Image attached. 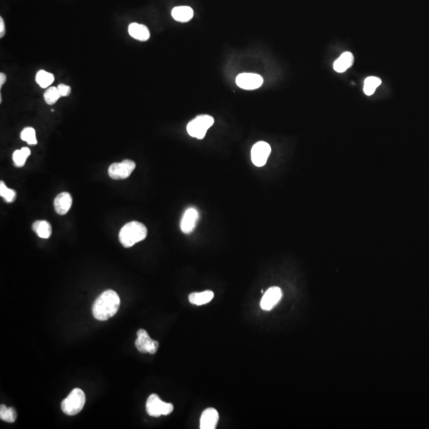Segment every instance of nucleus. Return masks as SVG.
<instances>
[{
	"instance_id": "24",
	"label": "nucleus",
	"mask_w": 429,
	"mask_h": 429,
	"mask_svg": "<svg viewBox=\"0 0 429 429\" xmlns=\"http://www.w3.org/2000/svg\"><path fill=\"white\" fill-rule=\"evenodd\" d=\"M60 97H61L57 87H50L44 93L45 103L50 105L55 104L57 100H59Z\"/></svg>"
},
{
	"instance_id": "1",
	"label": "nucleus",
	"mask_w": 429,
	"mask_h": 429,
	"mask_svg": "<svg viewBox=\"0 0 429 429\" xmlns=\"http://www.w3.org/2000/svg\"><path fill=\"white\" fill-rule=\"evenodd\" d=\"M120 305V299L116 292L106 290L93 304V316L97 320L105 321L116 314Z\"/></svg>"
},
{
	"instance_id": "20",
	"label": "nucleus",
	"mask_w": 429,
	"mask_h": 429,
	"mask_svg": "<svg viewBox=\"0 0 429 429\" xmlns=\"http://www.w3.org/2000/svg\"><path fill=\"white\" fill-rule=\"evenodd\" d=\"M31 155V150L27 147L17 150L13 154V161L16 167H22L25 164L27 157Z\"/></svg>"
},
{
	"instance_id": "6",
	"label": "nucleus",
	"mask_w": 429,
	"mask_h": 429,
	"mask_svg": "<svg viewBox=\"0 0 429 429\" xmlns=\"http://www.w3.org/2000/svg\"><path fill=\"white\" fill-rule=\"evenodd\" d=\"M135 163L131 160L113 163L108 169V175L114 180H123L130 177L135 169Z\"/></svg>"
},
{
	"instance_id": "28",
	"label": "nucleus",
	"mask_w": 429,
	"mask_h": 429,
	"mask_svg": "<svg viewBox=\"0 0 429 429\" xmlns=\"http://www.w3.org/2000/svg\"><path fill=\"white\" fill-rule=\"evenodd\" d=\"M6 80H7V77H6L5 74L1 73V74H0V88H2V86L4 85V83L6 82Z\"/></svg>"
},
{
	"instance_id": "18",
	"label": "nucleus",
	"mask_w": 429,
	"mask_h": 429,
	"mask_svg": "<svg viewBox=\"0 0 429 429\" xmlns=\"http://www.w3.org/2000/svg\"><path fill=\"white\" fill-rule=\"evenodd\" d=\"M32 229L41 239H49L52 234V227L50 223L45 220H37L34 222Z\"/></svg>"
},
{
	"instance_id": "7",
	"label": "nucleus",
	"mask_w": 429,
	"mask_h": 429,
	"mask_svg": "<svg viewBox=\"0 0 429 429\" xmlns=\"http://www.w3.org/2000/svg\"><path fill=\"white\" fill-rule=\"evenodd\" d=\"M137 336H138V338L136 340L135 346L138 351L143 354L150 353L151 354L157 352L158 346H159L158 342L150 338L146 330L139 329L137 332Z\"/></svg>"
},
{
	"instance_id": "5",
	"label": "nucleus",
	"mask_w": 429,
	"mask_h": 429,
	"mask_svg": "<svg viewBox=\"0 0 429 429\" xmlns=\"http://www.w3.org/2000/svg\"><path fill=\"white\" fill-rule=\"evenodd\" d=\"M147 412L150 416L158 417L161 415L167 416L174 410V406L170 403L164 402L157 394H151L147 399Z\"/></svg>"
},
{
	"instance_id": "2",
	"label": "nucleus",
	"mask_w": 429,
	"mask_h": 429,
	"mask_svg": "<svg viewBox=\"0 0 429 429\" xmlns=\"http://www.w3.org/2000/svg\"><path fill=\"white\" fill-rule=\"evenodd\" d=\"M147 235L146 226L139 222L132 221L122 227L118 238L122 245L128 248L145 240Z\"/></svg>"
},
{
	"instance_id": "22",
	"label": "nucleus",
	"mask_w": 429,
	"mask_h": 429,
	"mask_svg": "<svg viewBox=\"0 0 429 429\" xmlns=\"http://www.w3.org/2000/svg\"><path fill=\"white\" fill-rule=\"evenodd\" d=\"M0 418L4 421L8 422V423H13L16 420V411L14 410V408H7L4 404H1V406H0Z\"/></svg>"
},
{
	"instance_id": "23",
	"label": "nucleus",
	"mask_w": 429,
	"mask_h": 429,
	"mask_svg": "<svg viewBox=\"0 0 429 429\" xmlns=\"http://www.w3.org/2000/svg\"><path fill=\"white\" fill-rule=\"evenodd\" d=\"M21 139L27 141L29 145H36L38 143L36 138V131L33 127H26L21 132Z\"/></svg>"
},
{
	"instance_id": "4",
	"label": "nucleus",
	"mask_w": 429,
	"mask_h": 429,
	"mask_svg": "<svg viewBox=\"0 0 429 429\" xmlns=\"http://www.w3.org/2000/svg\"><path fill=\"white\" fill-rule=\"evenodd\" d=\"M214 124V118L207 114L199 115L192 120L187 126L188 134L197 139H203L207 130Z\"/></svg>"
},
{
	"instance_id": "8",
	"label": "nucleus",
	"mask_w": 429,
	"mask_h": 429,
	"mask_svg": "<svg viewBox=\"0 0 429 429\" xmlns=\"http://www.w3.org/2000/svg\"><path fill=\"white\" fill-rule=\"evenodd\" d=\"M270 153H271V147L268 143L265 141H258L255 143L251 150L252 162L256 166H264Z\"/></svg>"
},
{
	"instance_id": "25",
	"label": "nucleus",
	"mask_w": 429,
	"mask_h": 429,
	"mask_svg": "<svg viewBox=\"0 0 429 429\" xmlns=\"http://www.w3.org/2000/svg\"><path fill=\"white\" fill-rule=\"evenodd\" d=\"M0 195L4 197L7 203H12L16 197V193L14 190L7 188L4 182L1 181L0 182Z\"/></svg>"
},
{
	"instance_id": "26",
	"label": "nucleus",
	"mask_w": 429,
	"mask_h": 429,
	"mask_svg": "<svg viewBox=\"0 0 429 429\" xmlns=\"http://www.w3.org/2000/svg\"><path fill=\"white\" fill-rule=\"evenodd\" d=\"M61 97H68L71 93V88L66 84H61L57 87Z\"/></svg>"
},
{
	"instance_id": "11",
	"label": "nucleus",
	"mask_w": 429,
	"mask_h": 429,
	"mask_svg": "<svg viewBox=\"0 0 429 429\" xmlns=\"http://www.w3.org/2000/svg\"><path fill=\"white\" fill-rule=\"evenodd\" d=\"M199 220V212L194 207L186 210L181 221V230L184 234H189L195 229Z\"/></svg>"
},
{
	"instance_id": "17",
	"label": "nucleus",
	"mask_w": 429,
	"mask_h": 429,
	"mask_svg": "<svg viewBox=\"0 0 429 429\" xmlns=\"http://www.w3.org/2000/svg\"><path fill=\"white\" fill-rule=\"evenodd\" d=\"M214 297V293L210 290L201 292V293H193L188 297V300L191 304L195 305H203L209 303Z\"/></svg>"
},
{
	"instance_id": "12",
	"label": "nucleus",
	"mask_w": 429,
	"mask_h": 429,
	"mask_svg": "<svg viewBox=\"0 0 429 429\" xmlns=\"http://www.w3.org/2000/svg\"><path fill=\"white\" fill-rule=\"evenodd\" d=\"M219 421V413L213 408H208L200 417V428L214 429Z\"/></svg>"
},
{
	"instance_id": "9",
	"label": "nucleus",
	"mask_w": 429,
	"mask_h": 429,
	"mask_svg": "<svg viewBox=\"0 0 429 429\" xmlns=\"http://www.w3.org/2000/svg\"><path fill=\"white\" fill-rule=\"evenodd\" d=\"M263 83V78L258 74H241L236 77V84L245 90H254L260 88Z\"/></svg>"
},
{
	"instance_id": "14",
	"label": "nucleus",
	"mask_w": 429,
	"mask_h": 429,
	"mask_svg": "<svg viewBox=\"0 0 429 429\" xmlns=\"http://www.w3.org/2000/svg\"><path fill=\"white\" fill-rule=\"evenodd\" d=\"M128 32L133 38L138 40V41H147L150 37L148 28L145 25L136 23V22L130 24L128 27Z\"/></svg>"
},
{
	"instance_id": "21",
	"label": "nucleus",
	"mask_w": 429,
	"mask_h": 429,
	"mask_svg": "<svg viewBox=\"0 0 429 429\" xmlns=\"http://www.w3.org/2000/svg\"><path fill=\"white\" fill-rule=\"evenodd\" d=\"M381 84L382 80L378 78V77H367L365 80L364 88H363V91H364L365 94L367 96L373 95L375 92L377 87L381 85Z\"/></svg>"
},
{
	"instance_id": "15",
	"label": "nucleus",
	"mask_w": 429,
	"mask_h": 429,
	"mask_svg": "<svg viewBox=\"0 0 429 429\" xmlns=\"http://www.w3.org/2000/svg\"><path fill=\"white\" fill-rule=\"evenodd\" d=\"M354 63V56L351 53H343L334 63V69L337 73H344L351 67Z\"/></svg>"
},
{
	"instance_id": "19",
	"label": "nucleus",
	"mask_w": 429,
	"mask_h": 429,
	"mask_svg": "<svg viewBox=\"0 0 429 429\" xmlns=\"http://www.w3.org/2000/svg\"><path fill=\"white\" fill-rule=\"evenodd\" d=\"M35 80L41 88H46L54 83V76L45 70H40L36 74Z\"/></svg>"
},
{
	"instance_id": "27",
	"label": "nucleus",
	"mask_w": 429,
	"mask_h": 429,
	"mask_svg": "<svg viewBox=\"0 0 429 429\" xmlns=\"http://www.w3.org/2000/svg\"><path fill=\"white\" fill-rule=\"evenodd\" d=\"M5 23H4V18L1 17L0 18V38H3L5 35Z\"/></svg>"
},
{
	"instance_id": "16",
	"label": "nucleus",
	"mask_w": 429,
	"mask_h": 429,
	"mask_svg": "<svg viewBox=\"0 0 429 429\" xmlns=\"http://www.w3.org/2000/svg\"><path fill=\"white\" fill-rule=\"evenodd\" d=\"M193 14H194L193 10L191 7H187V6L176 7L172 11V17L176 21H180V22H187L190 21L193 18Z\"/></svg>"
},
{
	"instance_id": "3",
	"label": "nucleus",
	"mask_w": 429,
	"mask_h": 429,
	"mask_svg": "<svg viewBox=\"0 0 429 429\" xmlns=\"http://www.w3.org/2000/svg\"><path fill=\"white\" fill-rule=\"evenodd\" d=\"M85 400L84 391L81 389H74L61 403V410L64 414L68 416L77 415L83 410Z\"/></svg>"
},
{
	"instance_id": "13",
	"label": "nucleus",
	"mask_w": 429,
	"mask_h": 429,
	"mask_svg": "<svg viewBox=\"0 0 429 429\" xmlns=\"http://www.w3.org/2000/svg\"><path fill=\"white\" fill-rule=\"evenodd\" d=\"M73 204V199L68 193H61L54 200V208L56 212L64 216L68 212Z\"/></svg>"
},
{
	"instance_id": "10",
	"label": "nucleus",
	"mask_w": 429,
	"mask_h": 429,
	"mask_svg": "<svg viewBox=\"0 0 429 429\" xmlns=\"http://www.w3.org/2000/svg\"><path fill=\"white\" fill-rule=\"evenodd\" d=\"M282 297V292L279 287H271L265 292L264 295L261 300V309L264 311H270L275 307L276 304L280 301Z\"/></svg>"
}]
</instances>
